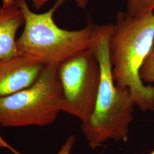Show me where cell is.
<instances>
[{
  "label": "cell",
  "mask_w": 154,
  "mask_h": 154,
  "mask_svg": "<svg viewBox=\"0 0 154 154\" xmlns=\"http://www.w3.org/2000/svg\"><path fill=\"white\" fill-rule=\"evenodd\" d=\"M112 23L97 25L91 49L99 63L100 79L95 109L81 128L88 146L97 149L109 140L127 142L134 120L135 102L130 89L116 86L110 62L109 41Z\"/></svg>",
  "instance_id": "obj_1"
},
{
  "label": "cell",
  "mask_w": 154,
  "mask_h": 154,
  "mask_svg": "<svg viewBox=\"0 0 154 154\" xmlns=\"http://www.w3.org/2000/svg\"><path fill=\"white\" fill-rule=\"evenodd\" d=\"M154 43V12L133 17L119 11L109 41L110 62L116 86L130 89L135 106L154 111V86H146L140 71Z\"/></svg>",
  "instance_id": "obj_2"
},
{
  "label": "cell",
  "mask_w": 154,
  "mask_h": 154,
  "mask_svg": "<svg viewBox=\"0 0 154 154\" xmlns=\"http://www.w3.org/2000/svg\"><path fill=\"white\" fill-rule=\"evenodd\" d=\"M25 18L23 30L17 40L19 53L33 57L44 65H60L91 48L97 25L88 20L84 28L68 30L58 27L53 18L57 9L66 0H57L48 11H31L26 0H15Z\"/></svg>",
  "instance_id": "obj_3"
},
{
  "label": "cell",
  "mask_w": 154,
  "mask_h": 154,
  "mask_svg": "<svg viewBox=\"0 0 154 154\" xmlns=\"http://www.w3.org/2000/svg\"><path fill=\"white\" fill-rule=\"evenodd\" d=\"M59 65H46L32 85L0 97V126H44L55 122L62 111L63 89Z\"/></svg>",
  "instance_id": "obj_4"
},
{
  "label": "cell",
  "mask_w": 154,
  "mask_h": 154,
  "mask_svg": "<svg viewBox=\"0 0 154 154\" xmlns=\"http://www.w3.org/2000/svg\"><path fill=\"white\" fill-rule=\"evenodd\" d=\"M63 89L62 111L82 122L92 115L98 93L100 70L91 48L63 62L58 66Z\"/></svg>",
  "instance_id": "obj_5"
},
{
  "label": "cell",
  "mask_w": 154,
  "mask_h": 154,
  "mask_svg": "<svg viewBox=\"0 0 154 154\" xmlns=\"http://www.w3.org/2000/svg\"><path fill=\"white\" fill-rule=\"evenodd\" d=\"M45 65L30 55L19 53L0 62V97L16 93L32 85Z\"/></svg>",
  "instance_id": "obj_6"
},
{
  "label": "cell",
  "mask_w": 154,
  "mask_h": 154,
  "mask_svg": "<svg viewBox=\"0 0 154 154\" xmlns=\"http://www.w3.org/2000/svg\"><path fill=\"white\" fill-rule=\"evenodd\" d=\"M0 6V62L9 60L19 54L16 38L25 18L15 0H2Z\"/></svg>",
  "instance_id": "obj_7"
},
{
  "label": "cell",
  "mask_w": 154,
  "mask_h": 154,
  "mask_svg": "<svg viewBox=\"0 0 154 154\" xmlns=\"http://www.w3.org/2000/svg\"><path fill=\"white\" fill-rule=\"evenodd\" d=\"M126 13L133 17H140L154 12V0H126Z\"/></svg>",
  "instance_id": "obj_8"
},
{
  "label": "cell",
  "mask_w": 154,
  "mask_h": 154,
  "mask_svg": "<svg viewBox=\"0 0 154 154\" xmlns=\"http://www.w3.org/2000/svg\"><path fill=\"white\" fill-rule=\"evenodd\" d=\"M140 77L143 82L154 83V43L140 69Z\"/></svg>",
  "instance_id": "obj_9"
},
{
  "label": "cell",
  "mask_w": 154,
  "mask_h": 154,
  "mask_svg": "<svg viewBox=\"0 0 154 154\" xmlns=\"http://www.w3.org/2000/svg\"><path fill=\"white\" fill-rule=\"evenodd\" d=\"M75 142V137L74 135L69 136L66 139V142L62 146L60 151L57 154H70ZM6 149H9L14 154H22L17 151L15 149H13L9 144L8 145Z\"/></svg>",
  "instance_id": "obj_10"
},
{
  "label": "cell",
  "mask_w": 154,
  "mask_h": 154,
  "mask_svg": "<svg viewBox=\"0 0 154 154\" xmlns=\"http://www.w3.org/2000/svg\"><path fill=\"white\" fill-rule=\"evenodd\" d=\"M33 2V6L37 10L40 9L45 4L50 0H30ZM77 5L81 9L86 8L88 4V0H75Z\"/></svg>",
  "instance_id": "obj_11"
},
{
  "label": "cell",
  "mask_w": 154,
  "mask_h": 154,
  "mask_svg": "<svg viewBox=\"0 0 154 154\" xmlns=\"http://www.w3.org/2000/svg\"><path fill=\"white\" fill-rule=\"evenodd\" d=\"M6 144H7V142H6L3 139V138L0 136V147L5 148Z\"/></svg>",
  "instance_id": "obj_12"
},
{
  "label": "cell",
  "mask_w": 154,
  "mask_h": 154,
  "mask_svg": "<svg viewBox=\"0 0 154 154\" xmlns=\"http://www.w3.org/2000/svg\"><path fill=\"white\" fill-rule=\"evenodd\" d=\"M149 154H154V150L152 151V152H151V153H150Z\"/></svg>",
  "instance_id": "obj_13"
}]
</instances>
